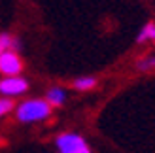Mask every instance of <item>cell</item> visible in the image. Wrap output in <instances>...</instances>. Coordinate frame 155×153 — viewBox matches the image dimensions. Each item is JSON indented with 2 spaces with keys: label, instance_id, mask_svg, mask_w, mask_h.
<instances>
[{
  "label": "cell",
  "instance_id": "6da1fadb",
  "mask_svg": "<svg viewBox=\"0 0 155 153\" xmlns=\"http://www.w3.org/2000/svg\"><path fill=\"white\" fill-rule=\"evenodd\" d=\"M53 108L45 98H25L15 106V119L19 123L32 125V123H42V121L51 117Z\"/></svg>",
  "mask_w": 155,
  "mask_h": 153
},
{
  "label": "cell",
  "instance_id": "8992f818",
  "mask_svg": "<svg viewBox=\"0 0 155 153\" xmlns=\"http://www.w3.org/2000/svg\"><path fill=\"white\" fill-rule=\"evenodd\" d=\"M66 89L64 87H59V85H53L48 89V93H45V100L49 102L51 108H61L64 102H66Z\"/></svg>",
  "mask_w": 155,
  "mask_h": 153
},
{
  "label": "cell",
  "instance_id": "ba28073f",
  "mask_svg": "<svg viewBox=\"0 0 155 153\" xmlns=\"http://www.w3.org/2000/svg\"><path fill=\"white\" fill-rule=\"evenodd\" d=\"M150 40L155 42V23H148L140 30V34L136 36V44H144V42H150Z\"/></svg>",
  "mask_w": 155,
  "mask_h": 153
},
{
  "label": "cell",
  "instance_id": "7a4b0ae2",
  "mask_svg": "<svg viewBox=\"0 0 155 153\" xmlns=\"http://www.w3.org/2000/svg\"><path fill=\"white\" fill-rule=\"evenodd\" d=\"M59 153H93L87 140L78 132H61L55 138Z\"/></svg>",
  "mask_w": 155,
  "mask_h": 153
},
{
  "label": "cell",
  "instance_id": "5b68a950",
  "mask_svg": "<svg viewBox=\"0 0 155 153\" xmlns=\"http://www.w3.org/2000/svg\"><path fill=\"white\" fill-rule=\"evenodd\" d=\"M21 49H23V42L19 36H13L10 32H0V55H4L8 51L21 53Z\"/></svg>",
  "mask_w": 155,
  "mask_h": 153
},
{
  "label": "cell",
  "instance_id": "3957f363",
  "mask_svg": "<svg viewBox=\"0 0 155 153\" xmlns=\"http://www.w3.org/2000/svg\"><path fill=\"white\" fill-rule=\"evenodd\" d=\"M28 91V80L23 76H12V78H0V96L15 98L23 96Z\"/></svg>",
  "mask_w": 155,
  "mask_h": 153
},
{
  "label": "cell",
  "instance_id": "277c9868",
  "mask_svg": "<svg viewBox=\"0 0 155 153\" xmlns=\"http://www.w3.org/2000/svg\"><path fill=\"white\" fill-rule=\"evenodd\" d=\"M25 70V63L19 53L8 51L4 55H0V74L4 78H12V76H21V72Z\"/></svg>",
  "mask_w": 155,
  "mask_h": 153
},
{
  "label": "cell",
  "instance_id": "9c48e42d",
  "mask_svg": "<svg viewBox=\"0 0 155 153\" xmlns=\"http://www.w3.org/2000/svg\"><path fill=\"white\" fill-rule=\"evenodd\" d=\"M15 104L13 102V98H6V96H0V119L6 117V116H10L12 112H15Z\"/></svg>",
  "mask_w": 155,
  "mask_h": 153
},
{
  "label": "cell",
  "instance_id": "52a82bcc",
  "mask_svg": "<svg viewBox=\"0 0 155 153\" xmlns=\"http://www.w3.org/2000/svg\"><path fill=\"white\" fill-rule=\"evenodd\" d=\"M72 87L76 91H91V89H95L97 87V80L93 78V76H81V78H76L72 81Z\"/></svg>",
  "mask_w": 155,
  "mask_h": 153
},
{
  "label": "cell",
  "instance_id": "30bf717a",
  "mask_svg": "<svg viewBox=\"0 0 155 153\" xmlns=\"http://www.w3.org/2000/svg\"><path fill=\"white\" fill-rule=\"evenodd\" d=\"M136 68H138V70H142V72L155 70V55H148V57L140 59V60L136 63Z\"/></svg>",
  "mask_w": 155,
  "mask_h": 153
}]
</instances>
